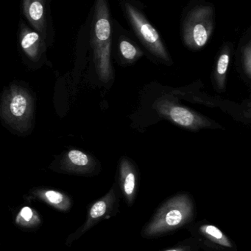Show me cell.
I'll use <instances>...</instances> for the list:
<instances>
[{"label": "cell", "instance_id": "cell-1", "mask_svg": "<svg viewBox=\"0 0 251 251\" xmlns=\"http://www.w3.org/2000/svg\"><path fill=\"white\" fill-rule=\"evenodd\" d=\"M112 28L107 0H96L91 28V44L96 71L100 80L108 83L113 78L111 61Z\"/></svg>", "mask_w": 251, "mask_h": 251}, {"label": "cell", "instance_id": "cell-2", "mask_svg": "<svg viewBox=\"0 0 251 251\" xmlns=\"http://www.w3.org/2000/svg\"><path fill=\"white\" fill-rule=\"evenodd\" d=\"M194 206L187 194H178L167 201L144 229V235L153 237L173 231L193 218Z\"/></svg>", "mask_w": 251, "mask_h": 251}, {"label": "cell", "instance_id": "cell-3", "mask_svg": "<svg viewBox=\"0 0 251 251\" xmlns=\"http://www.w3.org/2000/svg\"><path fill=\"white\" fill-rule=\"evenodd\" d=\"M0 115L10 127L20 132H25L32 125V96L22 87L10 85L3 94Z\"/></svg>", "mask_w": 251, "mask_h": 251}, {"label": "cell", "instance_id": "cell-4", "mask_svg": "<svg viewBox=\"0 0 251 251\" xmlns=\"http://www.w3.org/2000/svg\"><path fill=\"white\" fill-rule=\"evenodd\" d=\"M215 10L209 4L192 9L183 24V40L190 50H199L209 42L214 29Z\"/></svg>", "mask_w": 251, "mask_h": 251}, {"label": "cell", "instance_id": "cell-5", "mask_svg": "<svg viewBox=\"0 0 251 251\" xmlns=\"http://www.w3.org/2000/svg\"><path fill=\"white\" fill-rule=\"evenodd\" d=\"M125 14L136 35L155 57L167 63H172L170 56L156 28L144 14L128 1L124 4Z\"/></svg>", "mask_w": 251, "mask_h": 251}, {"label": "cell", "instance_id": "cell-6", "mask_svg": "<svg viewBox=\"0 0 251 251\" xmlns=\"http://www.w3.org/2000/svg\"><path fill=\"white\" fill-rule=\"evenodd\" d=\"M159 116L190 131L210 128L212 122L200 113L167 98H160L153 105Z\"/></svg>", "mask_w": 251, "mask_h": 251}, {"label": "cell", "instance_id": "cell-7", "mask_svg": "<svg viewBox=\"0 0 251 251\" xmlns=\"http://www.w3.org/2000/svg\"><path fill=\"white\" fill-rule=\"evenodd\" d=\"M97 162L92 156L77 149L69 151L61 160V168L70 174H88L92 173Z\"/></svg>", "mask_w": 251, "mask_h": 251}, {"label": "cell", "instance_id": "cell-8", "mask_svg": "<svg viewBox=\"0 0 251 251\" xmlns=\"http://www.w3.org/2000/svg\"><path fill=\"white\" fill-rule=\"evenodd\" d=\"M119 181L121 190L128 203H132L138 187V174L134 164L123 158L119 162Z\"/></svg>", "mask_w": 251, "mask_h": 251}, {"label": "cell", "instance_id": "cell-9", "mask_svg": "<svg viewBox=\"0 0 251 251\" xmlns=\"http://www.w3.org/2000/svg\"><path fill=\"white\" fill-rule=\"evenodd\" d=\"M20 44L24 52L31 60L38 61L44 47V41L38 32L23 25L20 31Z\"/></svg>", "mask_w": 251, "mask_h": 251}, {"label": "cell", "instance_id": "cell-10", "mask_svg": "<svg viewBox=\"0 0 251 251\" xmlns=\"http://www.w3.org/2000/svg\"><path fill=\"white\" fill-rule=\"evenodd\" d=\"M24 14L35 31L45 34L46 18L44 0H23Z\"/></svg>", "mask_w": 251, "mask_h": 251}, {"label": "cell", "instance_id": "cell-11", "mask_svg": "<svg viewBox=\"0 0 251 251\" xmlns=\"http://www.w3.org/2000/svg\"><path fill=\"white\" fill-rule=\"evenodd\" d=\"M114 201V190L112 189L104 197L96 201L91 206L89 212H88L86 222L84 224V226L81 228V229L80 230V231H78V234L79 235H81V234L85 232L87 230L91 228V226H93L100 218H103L109 212L110 208H112Z\"/></svg>", "mask_w": 251, "mask_h": 251}, {"label": "cell", "instance_id": "cell-12", "mask_svg": "<svg viewBox=\"0 0 251 251\" xmlns=\"http://www.w3.org/2000/svg\"><path fill=\"white\" fill-rule=\"evenodd\" d=\"M33 194L43 201L58 210L66 212L72 206L70 198L60 192L53 190H37Z\"/></svg>", "mask_w": 251, "mask_h": 251}, {"label": "cell", "instance_id": "cell-13", "mask_svg": "<svg viewBox=\"0 0 251 251\" xmlns=\"http://www.w3.org/2000/svg\"><path fill=\"white\" fill-rule=\"evenodd\" d=\"M231 47L228 45L224 46L220 52L216 68L215 71V80L218 89L224 91L225 88V79H226L227 71L229 66L231 59Z\"/></svg>", "mask_w": 251, "mask_h": 251}, {"label": "cell", "instance_id": "cell-14", "mask_svg": "<svg viewBox=\"0 0 251 251\" xmlns=\"http://www.w3.org/2000/svg\"><path fill=\"white\" fill-rule=\"evenodd\" d=\"M119 51L121 57L128 63H134L143 55L142 51L136 44L123 37L119 39Z\"/></svg>", "mask_w": 251, "mask_h": 251}, {"label": "cell", "instance_id": "cell-15", "mask_svg": "<svg viewBox=\"0 0 251 251\" xmlns=\"http://www.w3.org/2000/svg\"><path fill=\"white\" fill-rule=\"evenodd\" d=\"M200 232L211 241L223 247L232 248L229 239L216 226L212 225H203L200 228Z\"/></svg>", "mask_w": 251, "mask_h": 251}, {"label": "cell", "instance_id": "cell-16", "mask_svg": "<svg viewBox=\"0 0 251 251\" xmlns=\"http://www.w3.org/2000/svg\"><path fill=\"white\" fill-rule=\"evenodd\" d=\"M16 224L22 226L30 228L41 224V219L35 210L26 206L22 208L17 215Z\"/></svg>", "mask_w": 251, "mask_h": 251}, {"label": "cell", "instance_id": "cell-17", "mask_svg": "<svg viewBox=\"0 0 251 251\" xmlns=\"http://www.w3.org/2000/svg\"><path fill=\"white\" fill-rule=\"evenodd\" d=\"M242 60H243V67L245 74L249 79L251 76V44L249 41L248 44L243 47V54H242Z\"/></svg>", "mask_w": 251, "mask_h": 251}, {"label": "cell", "instance_id": "cell-18", "mask_svg": "<svg viewBox=\"0 0 251 251\" xmlns=\"http://www.w3.org/2000/svg\"><path fill=\"white\" fill-rule=\"evenodd\" d=\"M166 251H184L182 249H170V250H168Z\"/></svg>", "mask_w": 251, "mask_h": 251}]
</instances>
